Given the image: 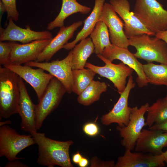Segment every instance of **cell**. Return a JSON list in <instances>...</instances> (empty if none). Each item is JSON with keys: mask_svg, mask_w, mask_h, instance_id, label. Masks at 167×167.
I'll return each instance as SVG.
<instances>
[{"mask_svg": "<svg viewBox=\"0 0 167 167\" xmlns=\"http://www.w3.org/2000/svg\"><path fill=\"white\" fill-rule=\"evenodd\" d=\"M38 146L36 162L41 166L53 167H73L69 153L72 140L57 141L46 137L45 133L37 132L31 135Z\"/></svg>", "mask_w": 167, "mask_h": 167, "instance_id": "cell-1", "label": "cell"}, {"mask_svg": "<svg viewBox=\"0 0 167 167\" xmlns=\"http://www.w3.org/2000/svg\"><path fill=\"white\" fill-rule=\"evenodd\" d=\"M19 76L5 67H0V120L19 113Z\"/></svg>", "mask_w": 167, "mask_h": 167, "instance_id": "cell-2", "label": "cell"}, {"mask_svg": "<svg viewBox=\"0 0 167 167\" xmlns=\"http://www.w3.org/2000/svg\"><path fill=\"white\" fill-rule=\"evenodd\" d=\"M133 12L155 35L167 30V10L157 0H135Z\"/></svg>", "mask_w": 167, "mask_h": 167, "instance_id": "cell-3", "label": "cell"}, {"mask_svg": "<svg viewBox=\"0 0 167 167\" xmlns=\"http://www.w3.org/2000/svg\"><path fill=\"white\" fill-rule=\"evenodd\" d=\"M130 45L134 47L137 58L148 62H156L167 64V44L163 40L155 36L143 34L129 39Z\"/></svg>", "mask_w": 167, "mask_h": 167, "instance_id": "cell-4", "label": "cell"}, {"mask_svg": "<svg viewBox=\"0 0 167 167\" xmlns=\"http://www.w3.org/2000/svg\"><path fill=\"white\" fill-rule=\"evenodd\" d=\"M35 143L32 135H20L16 130L6 125L0 127V156L9 161L22 158L17 157L22 150Z\"/></svg>", "mask_w": 167, "mask_h": 167, "instance_id": "cell-5", "label": "cell"}, {"mask_svg": "<svg viewBox=\"0 0 167 167\" xmlns=\"http://www.w3.org/2000/svg\"><path fill=\"white\" fill-rule=\"evenodd\" d=\"M66 90L61 82L55 77L47 85L42 96L36 105V128L41 127L46 118L58 106Z\"/></svg>", "mask_w": 167, "mask_h": 167, "instance_id": "cell-6", "label": "cell"}, {"mask_svg": "<svg viewBox=\"0 0 167 167\" xmlns=\"http://www.w3.org/2000/svg\"><path fill=\"white\" fill-rule=\"evenodd\" d=\"M149 106L146 103L138 108L136 106L130 108L129 120L127 125L122 127L118 126L116 129L121 137L122 146L126 149L133 150L136 141L143 127L146 126L144 114Z\"/></svg>", "mask_w": 167, "mask_h": 167, "instance_id": "cell-7", "label": "cell"}, {"mask_svg": "<svg viewBox=\"0 0 167 167\" xmlns=\"http://www.w3.org/2000/svg\"><path fill=\"white\" fill-rule=\"evenodd\" d=\"M96 56L105 63L104 66H97L87 62L85 67L92 70L96 74L110 80L120 94L125 89L126 79L132 75L133 70L122 62L118 64H114L102 55Z\"/></svg>", "mask_w": 167, "mask_h": 167, "instance_id": "cell-8", "label": "cell"}, {"mask_svg": "<svg viewBox=\"0 0 167 167\" xmlns=\"http://www.w3.org/2000/svg\"><path fill=\"white\" fill-rule=\"evenodd\" d=\"M72 50H71L64 58L57 59L51 62L31 61L24 65L42 69L58 79L65 88L66 92L71 94L72 92Z\"/></svg>", "mask_w": 167, "mask_h": 167, "instance_id": "cell-9", "label": "cell"}, {"mask_svg": "<svg viewBox=\"0 0 167 167\" xmlns=\"http://www.w3.org/2000/svg\"><path fill=\"white\" fill-rule=\"evenodd\" d=\"M3 66L15 73L29 84L35 91L39 101L50 81L54 77L45 73L44 70L40 68L34 69L29 66L11 63Z\"/></svg>", "mask_w": 167, "mask_h": 167, "instance_id": "cell-10", "label": "cell"}, {"mask_svg": "<svg viewBox=\"0 0 167 167\" xmlns=\"http://www.w3.org/2000/svg\"><path fill=\"white\" fill-rule=\"evenodd\" d=\"M135 86L132 76L129 77L128 80L124 91L112 109L108 113L104 114L101 118L103 124L109 125L116 123L122 127L127 125L129 120L131 107L128 105V100L131 90Z\"/></svg>", "mask_w": 167, "mask_h": 167, "instance_id": "cell-11", "label": "cell"}, {"mask_svg": "<svg viewBox=\"0 0 167 167\" xmlns=\"http://www.w3.org/2000/svg\"><path fill=\"white\" fill-rule=\"evenodd\" d=\"M99 20L103 21L108 29L110 40L112 44L128 49L130 45L124 29V24L110 3H105Z\"/></svg>", "mask_w": 167, "mask_h": 167, "instance_id": "cell-12", "label": "cell"}, {"mask_svg": "<svg viewBox=\"0 0 167 167\" xmlns=\"http://www.w3.org/2000/svg\"><path fill=\"white\" fill-rule=\"evenodd\" d=\"M109 3L123 21L124 32L128 39L143 34L155 36L142 23L133 12L131 11L128 0H110Z\"/></svg>", "mask_w": 167, "mask_h": 167, "instance_id": "cell-13", "label": "cell"}, {"mask_svg": "<svg viewBox=\"0 0 167 167\" xmlns=\"http://www.w3.org/2000/svg\"><path fill=\"white\" fill-rule=\"evenodd\" d=\"M8 19V23L5 28L0 27V41H19L26 44L35 40L53 38L52 34L48 31H34L31 30L28 25L25 28H22L15 24L12 19Z\"/></svg>", "mask_w": 167, "mask_h": 167, "instance_id": "cell-14", "label": "cell"}, {"mask_svg": "<svg viewBox=\"0 0 167 167\" xmlns=\"http://www.w3.org/2000/svg\"><path fill=\"white\" fill-rule=\"evenodd\" d=\"M102 55L111 62L115 60H120L135 71L137 75L136 81L139 87L148 85V83L144 71L143 64L139 61L134 54L131 52L128 49L112 44L104 49Z\"/></svg>", "mask_w": 167, "mask_h": 167, "instance_id": "cell-15", "label": "cell"}, {"mask_svg": "<svg viewBox=\"0 0 167 167\" xmlns=\"http://www.w3.org/2000/svg\"><path fill=\"white\" fill-rule=\"evenodd\" d=\"M19 91V113L21 119V129L32 135L37 132L36 105L32 102L28 93L23 79L18 78Z\"/></svg>", "mask_w": 167, "mask_h": 167, "instance_id": "cell-16", "label": "cell"}, {"mask_svg": "<svg viewBox=\"0 0 167 167\" xmlns=\"http://www.w3.org/2000/svg\"><path fill=\"white\" fill-rule=\"evenodd\" d=\"M52 39L38 40L22 44L11 42L12 50L10 63L21 65L36 61Z\"/></svg>", "mask_w": 167, "mask_h": 167, "instance_id": "cell-17", "label": "cell"}, {"mask_svg": "<svg viewBox=\"0 0 167 167\" xmlns=\"http://www.w3.org/2000/svg\"><path fill=\"white\" fill-rule=\"evenodd\" d=\"M167 146V132L159 130L143 129L134 149L135 152L158 155L162 154L163 148Z\"/></svg>", "mask_w": 167, "mask_h": 167, "instance_id": "cell-18", "label": "cell"}, {"mask_svg": "<svg viewBox=\"0 0 167 167\" xmlns=\"http://www.w3.org/2000/svg\"><path fill=\"white\" fill-rule=\"evenodd\" d=\"M162 154L151 153L126 149L123 156L119 157L114 167H161L165 165Z\"/></svg>", "mask_w": 167, "mask_h": 167, "instance_id": "cell-19", "label": "cell"}, {"mask_svg": "<svg viewBox=\"0 0 167 167\" xmlns=\"http://www.w3.org/2000/svg\"><path fill=\"white\" fill-rule=\"evenodd\" d=\"M83 23L82 21H79L68 26H64L60 28L57 35L52 39L35 61L48 62L73 37L75 31L82 25Z\"/></svg>", "mask_w": 167, "mask_h": 167, "instance_id": "cell-20", "label": "cell"}, {"mask_svg": "<svg viewBox=\"0 0 167 167\" xmlns=\"http://www.w3.org/2000/svg\"><path fill=\"white\" fill-rule=\"evenodd\" d=\"M105 0H95L93 9L89 16L84 20V25L82 29L72 41L67 43L63 48L67 50L72 49L78 42L87 38L90 35L99 21Z\"/></svg>", "mask_w": 167, "mask_h": 167, "instance_id": "cell-21", "label": "cell"}, {"mask_svg": "<svg viewBox=\"0 0 167 167\" xmlns=\"http://www.w3.org/2000/svg\"><path fill=\"white\" fill-rule=\"evenodd\" d=\"M62 0L61 10L55 18L48 24L47 29L49 30L64 26L65 19L73 14L79 13L82 14H87L91 11V8L90 7L80 4L76 0Z\"/></svg>", "mask_w": 167, "mask_h": 167, "instance_id": "cell-22", "label": "cell"}, {"mask_svg": "<svg viewBox=\"0 0 167 167\" xmlns=\"http://www.w3.org/2000/svg\"><path fill=\"white\" fill-rule=\"evenodd\" d=\"M72 50V69L84 68L88 59L94 53V47L90 37L83 39Z\"/></svg>", "mask_w": 167, "mask_h": 167, "instance_id": "cell-23", "label": "cell"}, {"mask_svg": "<svg viewBox=\"0 0 167 167\" xmlns=\"http://www.w3.org/2000/svg\"><path fill=\"white\" fill-rule=\"evenodd\" d=\"M94 47V53L102 54L104 49L112 44L110 40L108 29L105 23L99 20L90 35Z\"/></svg>", "mask_w": 167, "mask_h": 167, "instance_id": "cell-24", "label": "cell"}, {"mask_svg": "<svg viewBox=\"0 0 167 167\" xmlns=\"http://www.w3.org/2000/svg\"><path fill=\"white\" fill-rule=\"evenodd\" d=\"M107 87L105 82L93 80L78 95L77 101L83 105H89L99 99L101 94L106 92Z\"/></svg>", "mask_w": 167, "mask_h": 167, "instance_id": "cell-25", "label": "cell"}, {"mask_svg": "<svg viewBox=\"0 0 167 167\" xmlns=\"http://www.w3.org/2000/svg\"><path fill=\"white\" fill-rule=\"evenodd\" d=\"M145 120L146 126L150 127L154 124H160L167 121V99H158L149 107Z\"/></svg>", "mask_w": 167, "mask_h": 167, "instance_id": "cell-26", "label": "cell"}, {"mask_svg": "<svg viewBox=\"0 0 167 167\" xmlns=\"http://www.w3.org/2000/svg\"><path fill=\"white\" fill-rule=\"evenodd\" d=\"M144 71L148 83L167 87V64H155L152 62L143 64Z\"/></svg>", "mask_w": 167, "mask_h": 167, "instance_id": "cell-27", "label": "cell"}, {"mask_svg": "<svg viewBox=\"0 0 167 167\" xmlns=\"http://www.w3.org/2000/svg\"><path fill=\"white\" fill-rule=\"evenodd\" d=\"M96 73L87 68L72 70V92L79 95L93 80Z\"/></svg>", "mask_w": 167, "mask_h": 167, "instance_id": "cell-28", "label": "cell"}, {"mask_svg": "<svg viewBox=\"0 0 167 167\" xmlns=\"http://www.w3.org/2000/svg\"><path fill=\"white\" fill-rule=\"evenodd\" d=\"M12 50L11 42H0V64L2 66L10 63Z\"/></svg>", "mask_w": 167, "mask_h": 167, "instance_id": "cell-29", "label": "cell"}, {"mask_svg": "<svg viewBox=\"0 0 167 167\" xmlns=\"http://www.w3.org/2000/svg\"><path fill=\"white\" fill-rule=\"evenodd\" d=\"M6 8L7 19H12L14 21H18L19 14L16 6V0H1Z\"/></svg>", "mask_w": 167, "mask_h": 167, "instance_id": "cell-30", "label": "cell"}, {"mask_svg": "<svg viewBox=\"0 0 167 167\" xmlns=\"http://www.w3.org/2000/svg\"><path fill=\"white\" fill-rule=\"evenodd\" d=\"M84 132L87 135L95 136L99 133V129L97 125L94 122H88L85 124L83 128Z\"/></svg>", "mask_w": 167, "mask_h": 167, "instance_id": "cell-31", "label": "cell"}, {"mask_svg": "<svg viewBox=\"0 0 167 167\" xmlns=\"http://www.w3.org/2000/svg\"><path fill=\"white\" fill-rule=\"evenodd\" d=\"M90 162L91 167H114L115 164L113 161H103L96 156L91 158Z\"/></svg>", "mask_w": 167, "mask_h": 167, "instance_id": "cell-32", "label": "cell"}, {"mask_svg": "<svg viewBox=\"0 0 167 167\" xmlns=\"http://www.w3.org/2000/svg\"><path fill=\"white\" fill-rule=\"evenodd\" d=\"M19 159L12 161H9V162L5 165L6 167H27L28 166L22 162L18 161Z\"/></svg>", "mask_w": 167, "mask_h": 167, "instance_id": "cell-33", "label": "cell"}, {"mask_svg": "<svg viewBox=\"0 0 167 167\" xmlns=\"http://www.w3.org/2000/svg\"><path fill=\"white\" fill-rule=\"evenodd\" d=\"M149 129L151 130H161L164 132H167V121L160 124H154Z\"/></svg>", "mask_w": 167, "mask_h": 167, "instance_id": "cell-34", "label": "cell"}, {"mask_svg": "<svg viewBox=\"0 0 167 167\" xmlns=\"http://www.w3.org/2000/svg\"><path fill=\"white\" fill-rule=\"evenodd\" d=\"M155 36L164 41L167 44V30L157 33Z\"/></svg>", "mask_w": 167, "mask_h": 167, "instance_id": "cell-35", "label": "cell"}, {"mask_svg": "<svg viewBox=\"0 0 167 167\" xmlns=\"http://www.w3.org/2000/svg\"><path fill=\"white\" fill-rule=\"evenodd\" d=\"M83 157L79 152H77L74 154L72 157L73 162L76 164H78Z\"/></svg>", "mask_w": 167, "mask_h": 167, "instance_id": "cell-36", "label": "cell"}, {"mask_svg": "<svg viewBox=\"0 0 167 167\" xmlns=\"http://www.w3.org/2000/svg\"><path fill=\"white\" fill-rule=\"evenodd\" d=\"M88 164V161L87 159L83 157L78 164L80 167H86Z\"/></svg>", "mask_w": 167, "mask_h": 167, "instance_id": "cell-37", "label": "cell"}, {"mask_svg": "<svg viewBox=\"0 0 167 167\" xmlns=\"http://www.w3.org/2000/svg\"><path fill=\"white\" fill-rule=\"evenodd\" d=\"M0 22L2 18V15L6 11V8L4 5V4L0 0Z\"/></svg>", "mask_w": 167, "mask_h": 167, "instance_id": "cell-38", "label": "cell"}, {"mask_svg": "<svg viewBox=\"0 0 167 167\" xmlns=\"http://www.w3.org/2000/svg\"><path fill=\"white\" fill-rule=\"evenodd\" d=\"M165 162L167 164V150L162 153Z\"/></svg>", "mask_w": 167, "mask_h": 167, "instance_id": "cell-39", "label": "cell"}, {"mask_svg": "<svg viewBox=\"0 0 167 167\" xmlns=\"http://www.w3.org/2000/svg\"><path fill=\"white\" fill-rule=\"evenodd\" d=\"M11 123V121L10 120H7L4 122H0V126H2L3 125H5L6 124H9Z\"/></svg>", "mask_w": 167, "mask_h": 167, "instance_id": "cell-40", "label": "cell"}, {"mask_svg": "<svg viewBox=\"0 0 167 167\" xmlns=\"http://www.w3.org/2000/svg\"><path fill=\"white\" fill-rule=\"evenodd\" d=\"M165 99H167V95L165 97H164Z\"/></svg>", "mask_w": 167, "mask_h": 167, "instance_id": "cell-41", "label": "cell"}]
</instances>
